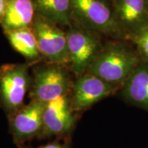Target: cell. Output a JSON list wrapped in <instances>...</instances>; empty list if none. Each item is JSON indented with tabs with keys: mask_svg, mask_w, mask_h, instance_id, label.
<instances>
[{
	"mask_svg": "<svg viewBox=\"0 0 148 148\" xmlns=\"http://www.w3.org/2000/svg\"><path fill=\"white\" fill-rule=\"evenodd\" d=\"M137 63V58L132 53L123 47L114 46L97 56L90 73L110 84L117 83L130 76Z\"/></svg>",
	"mask_w": 148,
	"mask_h": 148,
	"instance_id": "1",
	"label": "cell"
},
{
	"mask_svg": "<svg viewBox=\"0 0 148 148\" xmlns=\"http://www.w3.org/2000/svg\"><path fill=\"white\" fill-rule=\"evenodd\" d=\"M28 66L8 64L0 68V104L10 113L23 106L29 85Z\"/></svg>",
	"mask_w": 148,
	"mask_h": 148,
	"instance_id": "2",
	"label": "cell"
},
{
	"mask_svg": "<svg viewBox=\"0 0 148 148\" xmlns=\"http://www.w3.org/2000/svg\"><path fill=\"white\" fill-rule=\"evenodd\" d=\"M33 32L40 53L48 60L56 64L69 60L66 34L56 23L38 14L33 21Z\"/></svg>",
	"mask_w": 148,
	"mask_h": 148,
	"instance_id": "3",
	"label": "cell"
},
{
	"mask_svg": "<svg viewBox=\"0 0 148 148\" xmlns=\"http://www.w3.org/2000/svg\"><path fill=\"white\" fill-rule=\"evenodd\" d=\"M71 14L88 28L102 32L115 30L116 22L106 0H71Z\"/></svg>",
	"mask_w": 148,
	"mask_h": 148,
	"instance_id": "4",
	"label": "cell"
},
{
	"mask_svg": "<svg viewBox=\"0 0 148 148\" xmlns=\"http://www.w3.org/2000/svg\"><path fill=\"white\" fill-rule=\"evenodd\" d=\"M69 60L74 71L82 73L91 64L97 56L99 42L87 31L71 29L66 34Z\"/></svg>",
	"mask_w": 148,
	"mask_h": 148,
	"instance_id": "5",
	"label": "cell"
},
{
	"mask_svg": "<svg viewBox=\"0 0 148 148\" xmlns=\"http://www.w3.org/2000/svg\"><path fill=\"white\" fill-rule=\"evenodd\" d=\"M68 81L64 72L57 66L40 68L35 73L31 95L32 99L47 103L66 95Z\"/></svg>",
	"mask_w": 148,
	"mask_h": 148,
	"instance_id": "6",
	"label": "cell"
},
{
	"mask_svg": "<svg viewBox=\"0 0 148 148\" xmlns=\"http://www.w3.org/2000/svg\"><path fill=\"white\" fill-rule=\"evenodd\" d=\"M45 103L32 99L13 113L11 130L17 141L28 139L40 132Z\"/></svg>",
	"mask_w": 148,
	"mask_h": 148,
	"instance_id": "7",
	"label": "cell"
},
{
	"mask_svg": "<svg viewBox=\"0 0 148 148\" xmlns=\"http://www.w3.org/2000/svg\"><path fill=\"white\" fill-rule=\"evenodd\" d=\"M73 118L66 95L46 103L42 115V136L60 134L73 126Z\"/></svg>",
	"mask_w": 148,
	"mask_h": 148,
	"instance_id": "8",
	"label": "cell"
},
{
	"mask_svg": "<svg viewBox=\"0 0 148 148\" xmlns=\"http://www.w3.org/2000/svg\"><path fill=\"white\" fill-rule=\"evenodd\" d=\"M112 88V84L92 74L81 77L74 86V108L77 110L88 108L108 95Z\"/></svg>",
	"mask_w": 148,
	"mask_h": 148,
	"instance_id": "9",
	"label": "cell"
},
{
	"mask_svg": "<svg viewBox=\"0 0 148 148\" xmlns=\"http://www.w3.org/2000/svg\"><path fill=\"white\" fill-rule=\"evenodd\" d=\"M114 18L130 32L145 30L148 24L146 0H116Z\"/></svg>",
	"mask_w": 148,
	"mask_h": 148,
	"instance_id": "10",
	"label": "cell"
},
{
	"mask_svg": "<svg viewBox=\"0 0 148 148\" xmlns=\"http://www.w3.org/2000/svg\"><path fill=\"white\" fill-rule=\"evenodd\" d=\"M34 5L31 0H8L2 25L5 32L27 28L33 23Z\"/></svg>",
	"mask_w": 148,
	"mask_h": 148,
	"instance_id": "11",
	"label": "cell"
},
{
	"mask_svg": "<svg viewBox=\"0 0 148 148\" xmlns=\"http://www.w3.org/2000/svg\"><path fill=\"white\" fill-rule=\"evenodd\" d=\"M125 94L133 102L148 110V64L132 72L125 85Z\"/></svg>",
	"mask_w": 148,
	"mask_h": 148,
	"instance_id": "12",
	"label": "cell"
},
{
	"mask_svg": "<svg viewBox=\"0 0 148 148\" xmlns=\"http://www.w3.org/2000/svg\"><path fill=\"white\" fill-rule=\"evenodd\" d=\"M38 14L56 24L65 25L71 16V0H34Z\"/></svg>",
	"mask_w": 148,
	"mask_h": 148,
	"instance_id": "13",
	"label": "cell"
},
{
	"mask_svg": "<svg viewBox=\"0 0 148 148\" xmlns=\"http://www.w3.org/2000/svg\"><path fill=\"white\" fill-rule=\"evenodd\" d=\"M6 32L11 45L18 52L29 59L39 56L40 52L33 30L27 27Z\"/></svg>",
	"mask_w": 148,
	"mask_h": 148,
	"instance_id": "14",
	"label": "cell"
},
{
	"mask_svg": "<svg viewBox=\"0 0 148 148\" xmlns=\"http://www.w3.org/2000/svg\"><path fill=\"white\" fill-rule=\"evenodd\" d=\"M138 45L148 57V28L145 29L138 38Z\"/></svg>",
	"mask_w": 148,
	"mask_h": 148,
	"instance_id": "15",
	"label": "cell"
},
{
	"mask_svg": "<svg viewBox=\"0 0 148 148\" xmlns=\"http://www.w3.org/2000/svg\"><path fill=\"white\" fill-rule=\"evenodd\" d=\"M8 0H0V19L2 20L6 10Z\"/></svg>",
	"mask_w": 148,
	"mask_h": 148,
	"instance_id": "16",
	"label": "cell"
},
{
	"mask_svg": "<svg viewBox=\"0 0 148 148\" xmlns=\"http://www.w3.org/2000/svg\"><path fill=\"white\" fill-rule=\"evenodd\" d=\"M38 148H65V147H64L63 145H61L58 143H53L47 144V145L42 146V147H38Z\"/></svg>",
	"mask_w": 148,
	"mask_h": 148,
	"instance_id": "17",
	"label": "cell"
}]
</instances>
